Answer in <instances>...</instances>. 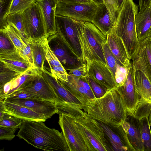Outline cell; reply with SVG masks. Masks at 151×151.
<instances>
[{"mask_svg":"<svg viewBox=\"0 0 151 151\" xmlns=\"http://www.w3.org/2000/svg\"><path fill=\"white\" fill-rule=\"evenodd\" d=\"M82 109L92 118L111 127L121 125L127 117L126 108L116 88L83 105Z\"/></svg>","mask_w":151,"mask_h":151,"instance_id":"1","label":"cell"},{"mask_svg":"<svg viewBox=\"0 0 151 151\" xmlns=\"http://www.w3.org/2000/svg\"><path fill=\"white\" fill-rule=\"evenodd\" d=\"M43 122L23 121L17 136L45 151H70L63 132L47 127Z\"/></svg>","mask_w":151,"mask_h":151,"instance_id":"2","label":"cell"},{"mask_svg":"<svg viewBox=\"0 0 151 151\" xmlns=\"http://www.w3.org/2000/svg\"><path fill=\"white\" fill-rule=\"evenodd\" d=\"M138 7L133 0H125L113 26L116 34L122 40L130 60L139 46L135 22Z\"/></svg>","mask_w":151,"mask_h":151,"instance_id":"3","label":"cell"},{"mask_svg":"<svg viewBox=\"0 0 151 151\" xmlns=\"http://www.w3.org/2000/svg\"><path fill=\"white\" fill-rule=\"evenodd\" d=\"M73 116L75 124L85 142L88 151H113L97 121L83 111Z\"/></svg>","mask_w":151,"mask_h":151,"instance_id":"4","label":"cell"},{"mask_svg":"<svg viewBox=\"0 0 151 151\" xmlns=\"http://www.w3.org/2000/svg\"><path fill=\"white\" fill-rule=\"evenodd\" d=\"M78 36L84 62L96 60L106 65L103 45L106 42L107 36L89 22H84L79 29Z\"/></svg>","mask_w":151,"mask_h":151,"instance_id":"5","label":"cell"},{"mask_svg":"<svg viewBox=\"0 0 151 151\" xmlns=\"http://www.w3.org/2000/svg\"><path fill=\"white\" fill-rule=\"evenodd\" d=\"M83 22L66 16H55L57 33L85 63L78 36L79 29Z\"/></svg>","mask_w":151,"mask_h":151,"instance_id":"6","label":"cell"},{"mask_svg":"<svg viewBox=\"0 0 151 151\" xmlns=\"http://www.w3.org/2000/svg\"><path fill=\"white\" fill-rule=\"evenodd\" d=\"M23 20L26 39L36 40L45 36L43 16L37 1L23 12Z\"/></svg>","mask_w":151,"mask_h":151,"instance_id":"7","label":"cell"},{"mask_svg":"<svg viewBox=\"0 0 151 151\" xmlns=\"http://www.w3.org/2000/svg\"><path fill=\"white\" fill-rule=\"evenodd\" d=\"M58 114L59 124L70 151H88L85 142L75 124L74 116L66 113Z\"/></svg>","mask_w":151,"mask_h":151,"instance_id":"8","label":"cell"},{"mask_svg":"<svg viewBox=\"0 0 151 151\" xmlns=\"http://www.w3.org/2000/svg\"><path fill=\"white\" fill-rule=\"evenodd\" d=\"M47 39L51 48L66 70H70L85 63L57 33Z\"/></svg>","mask_w":151,"mask_h":151,"instance_id":"9","label":"cell"},{"mask_svg":"<svg viewBox=\"0 0 151 151\" xmlns=\"http://www.w3.org/2000/svg\"><path fill=\"white\" fill-rule=\"evenodd\" d=\"M97 5L88 3H65L58 1L56 15L68 17L77 20L92 22Z\"/></svg>","mask_w":151,"mask_h":151,"instance_id":"10","label":"cell"},{"mask_svg":"<svg viewBox=\"0 0 151 151\" xmlns=\"http://www.w3.org/2000/svg\"><path fill=\"white\" fill-rule=\"evenodd\" d=\"M17 91L37 95L43 100L56 103L58 102L57 96L43 76L42 72H38L32 76Z\"/></svg>","mask_w":151,"mask_h":151,"instance_id":"11","label":"cell"},{"mask_svg":"<svg viewBox=\"0 0 151 151\" xmlns=\"http://www.w3.org/2000/svg\"><path fill=\"white\" fill-rule=\"evenodd\" d=\"M134 79L141 99L134 115L141 119L148 117L151 111V84L145 75L138 70H135Z\"/></svg>","mask_w":151,"mask_h":151,"instance_id":"12","label":"cell"},{"mask_svg":"<svg viewBox=\"0 0 151 151\" xmlns=\"http://www.w3.org/2000/svg\"><path fill=\"white\" fill-rule=\"evenodd\" d=\"M135 71L131 63L124 83L116 88L122 97L127 112L133 114L135 111L141 99L135 87Z\"/></svg>","mask_w":151,"mask_h":151,"instance_id":"13","label":"cell"},{"mask_svg":"<svg viewBox=\"0 0 151 151\" xmlns=\"http://www.w3.org/2000/svg\"><path fill=\"white\" fill-rule=\"evenodd\" d=\"M86 76L108 90L117 88L115 77L107 66L96 60H87Z\"/></svg>","mask_w":151,"mask_h":151,"instance_id":"14","label":"cell"},{"mask_svg":"<svg viewBox=\"0 0 151 151\" xmlns=\"http://www.w3.org/2000/svg\"><path fill=\"white\" fill-rule=\"evenodd\" d=\"M10 102L29 108L41 115L46 120L58 114L56 103L48 100L37 99H19L6 98L4 99Z\"/></svg>","mask_w":151,"mask_h":151,"instance_id":"15","label":"cell"},{"mask_svg":"<svg viewBox=\"0 0 151 151\" xmlns=\"http://www.w3.org/2000/svg\"><path fill=\"white\" fill-rule=\"evenodd\" d=\"M113 151H135L130 143L122 125L111 127L98 121Z\"/></svg>","mask_w":151,"mask_h":151,"instance_id":"16","label":"cell"},{"mask_svg":"<svg viewBox=\"0 0 151 151\" xmlns=\"http://www.w3.org/2000/svg\"><path fill=\"white\" fill-rule=\"evenodd\" d=\"M139 49L132 59L135 70L142 72L151 84V37L140 42Z\"/></svg>","mask_w":151,"mask_h":151,"instance_id":"17","label":"cell"},{"mask_svg":"<svg viewBox=\"0 0 151 151\" xmlns=\"http://www.w3.org/2000/svg\"><path fill=\"white\" fill-rule=\"evenodd\" d=\"M68 82L59 80L83 105L96 98L89 85L82 78H77L68 75Z\"/></svg>","mask_w":151,"mask_h":151,"instance_id":"18","label":"cell"},{"mask_svg":"<svg viewBox=\"0 0 151 151\" xmlns=\"http://www.w3.org/2000/svg\"><path fill=\"white\" fill-rule=\"evenodd\" d=\"M44 78L53 89L58 99L57 103L68 104L77 109H82L83 104L64 86L58 79L53 77L45 68L42 71Z\"/></svg>","mask_w":151,"mask_h":151,"instance_id":"19","label":"cell"},{"mask_svg":"<svg viewBox=\"0 0 151 151\" xmlns=\"http://www.w3.org/2000/svg\"><path fill=\"white\" fill-rule=\"evenodd\" d=\"M140 119L134 114L127 112L126 119L121 125L135 151H144L141 137Z\"/></svg>","mask_w":151,"mask_h":151,"instance_id":"20","label":"cell"},{"mask_svg":"<svg viewBox=\"0 0 151 151\" xmlns=\"http://www.w3.org/2000/svg\"><path fill=\"white\" fill-rule=\"evenodd\" d=\"M40 39L45 53L46 60L49 66L51 75L56 79L68 82V73L51 48L47 38L44 36Z\"/></svg>","mask_w":151,"mask_h":151,"instance_id":"21","label":"cell"},{"mask_svg":"<svg viewBox=\"0 0 151 151\" xmlns=\"http://www.w3.org/2000/svg\"><path fill=\"white\" fill-rule=\"evenodd\" d=\"M106 42L119 65L129 68L131 65L125 47L122 39L115 32L114 28L107 35Z\"/></svg>","mask_w":151,"mask_h":151,"instance_id":"22","label":"cell"},{"mask_svg":"<svg viewBox=\"0 0 151 151\" xmlns=\"http://www.w3.org/2000/svg\"><path fill=\"white\" fill-rule=\"evenodd\" d=\"M41 10L44 20L45 37L47 38L57 32L55 24L57 0H36Z\"/></svg>","mask_w":151,"mask_h":151,"instance_id":"23","label":"cell"},{"mask_svg":"<svg viewBox=\"0 0 151 151\" xmlns=\"http://www.w3.org/2000/svg\"><path fill=\"white\" fill-rule=\"evenodd\" d=\"M4 112L23 121L45 122L46 119L31 109L4 100Z\"/></svg>","mask_w":151,"mask_h":151,"instance_id":"24","label":"cell"},{"mask_svg":"<svg viewBox=\"0 0 151 151\" xmlns=\"http://www.w3.org/2000/svg\"><path fill=\"white\" fill-rule=\"evenodd\" d=\"M0 61L5 67L21 73L32 67L16 49L7 52L0 53Z\"/></svg>","mask_w":151,"mask_h":151,"instance_id":"25","label":"cell"},{"mask_svg":"<svg viewBox=\"0 0 151 151\" xmlns=\"http://www.w3.org/2000/svg\"><path fill=\"white\" fill-rule=\"evenodd\" d=\"M38 72L32 67L18 77L6 83L0 88V99L4 100L18 91L26 81Z\"/></svg>","mask_w":151,"mask_h":151,"instance_id":"26","label":"cell"},{"mask_svg":"<svg viewBox=\"0 0 151 151\" xmlns=\"http://www.w3.org/2000/svg\"><path fill=\"white\" fill-rule=\"evenodd\" d=\"M139 10L135 22L137 35L140 42L148 37L151 27V9L147 6Z\"/></svg>","mask_w":151,"mask_h":151,"instance_id":"27","label":"cell"},{"mask_svg":"<svg viewBox=\"0 0 151 151\" xmlns=\"http://www.w3.org/2000/svg\"><path fill=\"white\" fill-rule=\"evenodd\" d=\"M92 22L106 36L111 31L114 25L104 3L97 6Z\"/></svg>","mask_w":151,"mask_h":151,"instance_id":"28","label":"cell"},{"mask_svg":"<svg viewBox=\"0 0 151 151\" xmlns=\"http://www.w3.org/2000/svg\"><path fill=\"white\" fill-rule=\"evenodd\" d=\"M40 39L36 40H29L30 43L32 53L34 68L37 71L42 72L46 60L45 53L41 43Z\"/></svg>","mask_w":151,"mask_h":151,"instance_id":"29","label":"cell"},{"mask_svg":"<svg viewBox=\"0 0 151 151\" xmlns=\"http://www.w3.org/2000/svg\"><path fill=\"white\" fill-rule=\"evenodd\" d=\"M2 29H4L6 35L22 56V52L26 43L20 33L15 28L8 24H6Z\"/></svg>","mask_w":151,"mask_h":151,"instance_id":"30","label":"cell"},{"mask_svg":"<svg viewBox=\"0 0 151 151\" xmlns=\"http://www.w3.org/2000/svg\"><path fill=\"white\" fill-rule=\"evenodd\" d=\"M141 137L144 151H151V131L148 116L140 119Z\"/></svg>","mask_w":151,"mask_h":151,"instance_id":"31","label":"cell"},{"mask_svg":"<svg viewBox=\"0 0 151 151\" xmlns=\"http://www.w3.org/2000/svg\"><path fill=\"white\" fill-rule=\"evenodd\" d=\"M23 12H18L8 14L6 17V22L15 28L21 34L23 39L26 38L23 20Z\"/></svg>","mask_w":151,"mask_h":151,"instance_id":"32","label":"cell"},{"mask_svg":"<svg viewBox=\"0 0 151 151\" xmlns=\"http://www.w3.org/2000/svg\"><path fill=\"white\" fill-rule=\"evenodd\" d=\"M22 73L16 72L3 65L0 63V88L19 76Z\"/></svg>","mask_w":151,"mask_h":151,"instance_id":"33","label":"cell"},{"mask_svg":"<svg viewBox=\"0 0 151 151\" xmlns=\"http://www.w3.org/2000/svg\"><path fill=\"white\" fill-rule=\"evenodd\" d=\"M36 1V0H12L8 15L18 12H23Z\"/></svg>","mask_w":151,"mask_h":151,"instance_id":"34","label":"cell"},{"mask_svg":"<svg viewBox=\"0 0 151 151\" xmlns=\"http://www.w3.org/2000/svg\"><path fill=\"white\" fill-rule=\"evenodd\" d=\"M104 56L106 65L115 77V72L118 65L116 59L111 50L107 42L103 45Z\"/></svg>","mask_w":151,"mask_h":151,"instance_id":"35","label":"cell"},{"mask_svg":"<svg viewBox=\"0 0 151 151\" xmlns=\"http://www.w3.org/2000/svg\"><path fill=\"white\" fill-rule=\"evenodd\" d=\"M23 120L5 113L0 118V126L14 128H20Z\"/></svg>","mask_w":151,"mask_h":151,"instance_id":"36","label":"cell"},{"mask_svg":"<svg viewBox=\"0 0 151 151\" xmlns=\"http://www.w3.org/2000/svg\"><path fill=\"white\" fill-rule=\"evenodd\" d=\"M89 84L96 98L103 97L108 90L106 88L86 76L82 77Z\"/></svg>","mask_w":151,"mask_h":151,"instance_id":"37","label":"cell"},{"mask_svg":"<svg viewBox=\"0 0 151 151\" xmlns=\"http://www.w3.org/2000/svg\"><path fill=\"white\" fill-rule=\"evenodd\" d=\"M12 0H0V26L2 29L7 24L6 17L8 15Z\"/></svg>","mask_w":151,"mask_h":151,"instance_id":"38","label":"cell"},{"mask_svg":"<svg viewBox=\"0 0 151 151\" xmlns=\"http://www.w3.org/2000/svg\"><path fill=\"white\" fill-rule=\"evenodd\" d=\"M0 53L7 52L16 49L6 35L4 29H0Z\"/></svg>","mask_w":151,"mask_h":151,"instance_id":"39","label":"cell"},{"mask_svg":"<svg viewBox=\"0 0 151 151\" xmlns=\"http://www.w3.org/2000/svg\"><path fill=\"white\" fill-rule=\"evenodd\" d=\"M109 12L113 24L115 23L119 12L116 0H103Z\"/></svg>","mask_w":151,"mask_h":151,"instance_id":"40","label":"cell"},{"mask_svg":"<svg viewBox=\"0 0 151 151\" xmlns=\"http://www.w3.org/2000/svg\"><path fill=\"white\" fill-rule=\"evenodd\" d=\"M129 68L118 65L115 76L117 87L122 86L124 83L126 79Z\"/></svg>","mask_w":151,"mask_h":151,"instance_id":"41","label":"cell"},{"mask_svg":"<svg viewBox=\"0 0 151 151\" xmlns=\"http://www.w3.org/2000/svg\"><path fill=\"white\" fill-rule=\"evenodd\" d=\"M26 43L22 52V57L32 67L34 68L32 53L31 47L30 43L28 40H24Z\"/></svg>","mask_w":151,"mask_h":151,"instance_id":"42","label":"cell"},{"mask_svg":"<svg viewBox=\"0 0 151 151\" xmlns=\"http://www.w3.org/2000/svg\"><path fill=\"white\" fill-rule=\"evenodd\" d=\"M17 128L0 126V140L10 141L15 137Z\"/></svg>","mask_w":151,"mask_h":151,"instance_id":"43","label":"cell"},{"mask_svg":"<svg viewBox=\"0 0 151 151\" xmlns=\"http://www.w3.org/2000/svg\"><path fill=\"white\" fill-rule=\"evenodd\" d=\"M6 98L19 99H43L37 95L20 91L15 92Z\"/></svg>","mask_w":151,"mask_h":151,"instance_id":"44","label":"cell"},{"mask_svg":"<svg viewBox=\"0 0 151 151\" xmlns=\"http://www.w3.org/2000/svg\"><path fill=\"white\" fill-rule=\"evenodd\" d=\"M87 67L86 63L81 66L70 70L68 75L77 78L86 76Z\"/></svg>","mask_w":151,"mask_h":151,"instance_id":"45","label":"cell"},{"mask_svg":"<svg viewBox=\"0 0 151 151\" xmlns=\"http://www.w3.org/2000/svg\"><path fill=\"white\" fill-rule=\"evenodd\" d=\"M58 1L65 3H88L91 1L90 0H57Z\"/></svg>","mask_w":151,"mask_h":151,"instance_id":"46","label":"cell"},{"mask_svg":"<svg viewBox=\"0 0 151 151\" xmlns=\"http://www.w3.org/2000/svg\"><path fill=\"white\" fill-rule=\"evenodd\" d=\"M149 0H139V10L145 6H148Z\"/></svg>","mask_w":151,"mask_h":151,"instance_id":"47","label":"cell"},{"mask_svg":"<svg viewBox=\"0 0 151 151\" xmlns=\"http://www.w3.org/2000/svg\"><path fill=\"white\" fill-rule=\"evenodd\" d=\"M125 0H116L119 11L122 8Z\"/></svg>","mask_w":151,"mask_h":151,"instance_id":"48","label":"cell"},{"mask_svg":"<svg viewBox=\"0 0 151 151\" xmlns=\"http://www.w3.org/2000/svg\"><path fill=\"white\" fill-rule=\"evenodd\" d=\"M90 1L91 2L95 3L97 6L104 3L103 0H90Z\"/></svg>","mask_w":151,"mask_h":151,"instance_id":"49","label":"cell"},{"mask_svg":"<svg viewBox=\"0 0 151 151\" xmlns=\"http://www.w3.org/2000/svg\"><path fill=\"white\" fill-rule=\"evenodd\" d=\"M148 118L149 120V124L150 126H151V111L150 113V114L148 116Z\"/></svg>","mask_w":151,"mask_h":151,"instance_id":"50","label":"cell"},{"mask_svg":"<svg viewBox=\"0 0 151 151\" xmlns=\"http://www.w3.org/2000/svg\"><path fill=\"white\" fill-rule=\"evenodd\" d=\"M148 6L151 9V0H149Z\"/></svg>","mask_w":151,"mask_h":151,"instance_id":"51","label":"cell"},{"mask_svg":"<svg viewBox=\"0 0 151 151\" xmlns=\"http://www.w3.org/2000/svg\"><path fill=\"white\" fill-rule=\"evenodd\" d=\"M151 36V27L150 28L149 34H148V37Z\"/></svg>","mask_w":151,"mask_h":151,"instance_id":"52","label":"cell"}]
</instances>
